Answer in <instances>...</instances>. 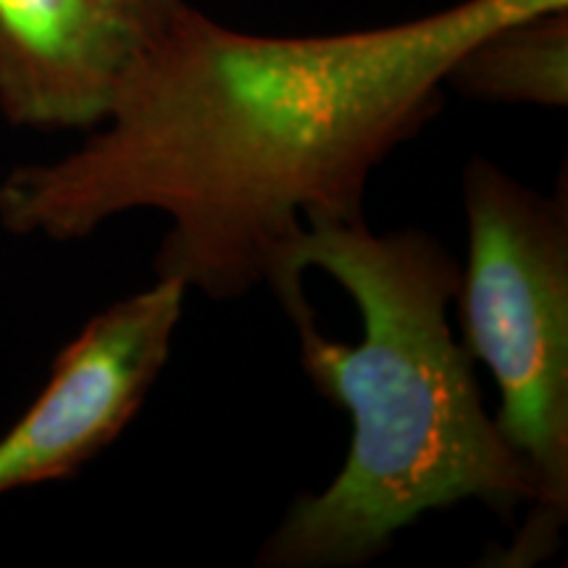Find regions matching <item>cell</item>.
I'll use <instances>...</instances> for the list:
<instances>
[{
    "label": "cell",
    "mask_w": 568,
    "mask_h": 568,
    "mask_svg": "<svg viewBox=\"0 0 568 568\" xmlns=\"http://www.w3.org/2000/svg\"><path fill=\"white\" fill-rule=\"evenodd\" d=\"M568 0H464L335 34H253L184 6L74 151L0 180V226L77 243L166 219L155 280L211 301L274 290L311 224L358 222L376 169L443 109L481 34Z\"/></svg>",
    "instance_id": "cell-1"
},
{
    "label": "cell",
    "mask_w": 568,
    "mask_h": 568,
    "mask_svg": "<svg viewBox=\"0 0 568 568\" xmlns=\"http://www.w3.org/2000/svg\"><path fill=\"white\" fill-rule=\"evenodd\" d=\"M456 287L458 261L422 230L358 219L297 234L272 293L303 374L351 416V447L329 485L287 508L261 566H366L432 510L481 503L510 516L537 500L453 329Z\"/></svg>",
    "instance_id": "cell-2"
},
{
    "label": "cell",
    "mask_w": 568,
    "mask_h": 568,
    "mask_svg": "<svg viewBox=\"0 0 568 568\" xmlns=\"http://www.w3.org/2000/svg\"><path fill=\"white\" fill-rule=\"evenodd\" d=\"M466 258L453 305L460 343L493 376L495 424L529 466L537 500L500 552L531 566L558 550L568 516V197L537 193L489 159L464 169Z\"/></svg>",
    "instance_id": "cell-3"
},
{
    "label": "cell",
    "mask_w": 568,
    "mask_h": 568,
    "mask_svg": "<svg viewBox=\"0 0 568 568\" xmlns=\"http://www.w3.org/2000/svg\"><path fill=\"white\" fill-rule=\"evenodd\" d=\"M184 295L180 282L155 280L61 347L32 406L0 437V497L74 477L122 437L172 355Z\"/></svg>",
    "instance_id": "cell-4"
},
{
    "label": "cell",
    "mask_w": 568,
    "mask_h": 568,
    "mask_svg": "<svg viewBox=\"0 0 568 568\" xmlns=\"http://www.w3.org/2000/svg\"><path fill=\"white\" fill-rule=\"evenodd\" d=\"M184 0H0V113L11 126L90 132Z\"/></svg>",
    "instance_id": "cell-5"
},
{
    "label": "cell",
    "mask_w": 568,
    "mask_h": 568,
    "mask_svg": "<svg viewBox=\"0 0 568 568\" xmlns=\"http://www.w3.org/2000/svg\"><path fill=\"white\" fill-rule=\"evenodd\" d=\"M445 90L497 105H568V9L539 11L481 34L445 77Z\"/></svg>",
    "instance_id": "cell-6"
}]
</instances>
